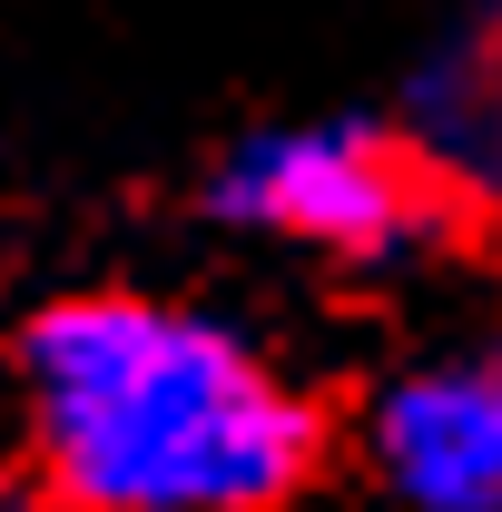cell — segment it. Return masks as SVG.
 Segmentation results:
<instances>
[{
  "instance_id": "1",
  "label": "cell",
  "mask_w": 502,
  "mask_h": 512,
  "mask_svg": "<svg viewBox=\"0 0 502 512\" xmlns=\"http://www.w3.org/2000/svg\"><path fill=\"white\" fill-rule=\"evenodd\" d=\"M20 444L60 512H286L325 414L247 325L89 286L20 325Z\"/></svg>"
},
{
  "instance_id": "2",
  "label": "cell",
  "mask_w": 502,
  "mask_h": 512,
  "mask_svg": "<svg viewBox=\"0 0 502 512\" xmlns=\"http://www.w3.org/2000/svg\"><path fill=\"white\" fill-rule=\"evenodd\" d=\"M207 207L266 247L335 256V266H414L453 227V197L384 119H286L217 158Z\"/></svg>"
},
{
  "instance_id": "3",
  "label": "cell",
  "mask_w": 502,
  "mask_h": 512,
  "mask_svg": "<svg viewBox=\"0 0 502 512\" xmlns=\"http://www.w3.org/2000/svg\"><path fill=\"white\" fill-rule=\"evenodd\" d=\"M365 453L404 512H502V325L404 355L365 404Z\"/></svg>"
},
{
  "instance_id": "4",
  "label": "cell",
  "mask_w": 502,
  "mask_h": 512,
  "mask_svg": "<svg viewBox=\"0 0 502 512\" xmlns=\"http://www.w3.org/2000/svg\"><path fill=\"white\" fill-rule=\"evenodd\" d=\"M404 138L434 168V188L502 237V0H473L434 40V60L414 69Z\"/></svg>"
}]
</instances>
